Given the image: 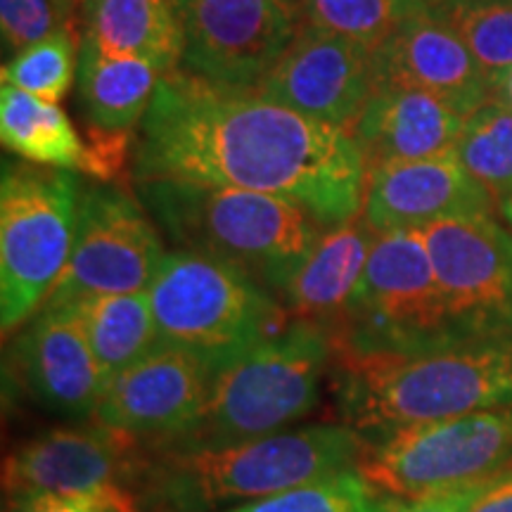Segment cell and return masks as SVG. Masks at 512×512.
I'll use <instances>...</instances> for the list:
<instances>
[{
	"label": "cell",
	"mask_w": 512,
	"mask_h": 512,
	"mask_svg": "<svg viewBox=\"0 0 512 512\" xmlns=\"http://www.w3.org/2000/svg\"><path fill=\"white\" fill-rule=\"evenodd\" d=\"M302 22L349 38L373 53L396 29L427 10L413 0H299Z\"/></svg>",
	"instance_id": "obj_26"
},
{
	"label": "cell",
	"mask_w": 512,
	"mask_h": 512,
	"mask_svg": "<svg viewBox=\"0 0 512 512\" xmlns=\"http://www.w3.org/2000/svg\"><path fill=\"white\" fill-rule=\"evenodd\" d=\"M0 140L24 162L62 171H88V145L57 102L36 98L3 83Z\"/></svg>",
	"instance_id": "obj_23"
},
{
	"label": "cell",
	"mask_w": 512,
	"mask_h": 512,
	"mask_svg": "<svg viewBox=\"0 0 512 512\" xmlns=\"http://www.w3.org/2000/svg\"><path fill=\"white\" fill-rule=\"evenodd\" d=\"M332 363L335 344L328 328L294 320L216 368L197 418L174 439L147 451L223 446L290 430L292 422L316 408Z\"/></svg>",
	"instance_id": "obj_5"
},
{
	"label": "cell",
	"mask_w": 512,
	"mask_h": 512,
	"mask_svg": "<svg viewBox=\"0 0 512 512\" xmlns=\"http://www.w3.org/2000/svg\"><path fill=\"white\" fill-rule=\"evenodd\" d=\"M358 472L380 496L413 498L512 472V406L422 422L370 444Z\"/></svg>",
	"instance_id": "obj_9"
},
{
	"label": "cell",
	"mask_w": 512,
	"mask_h": 512,
	"mask_svg": "<svg viewBox=\"0 0 512 512\" xmlns=\"http://www.w3.org/2000/svg\"><path fill=\"white\" fill-rule=\"evenodd\" d=\"M498 207H501V214H503V219L510 223V228H512V195H505V197H501V200H498Z\"/></svg>",
	"instance_id": "obj_36"
},
{
	"label": "cell",
	"mask_w": 512,
	"mask_h": 512,
	"mask_svg": "<svg viewBox=\"0 0 512 512\" xmlns=\"http://www.w3.org/2000/svg\"><path fill=\"white\" fill-rule=\"evenodd\" d=\"M143 460V441L98 420L55 427L24 441L5 458V498L17 503L46 494L136 484Z\"/></svg>",
	"instance_id": "obj_13"
},
{
	"label": "cell",
	"mask_w": 512,
	"mask_h": 512,
	"mask_svg": "<svg viewBox=\"0 0 512 512\" xmlns=\"http://www.w3.org/2000/svg\"><path fill=\"white\" fill-rule=\"evenodd\" d=\"M8 512H143V505L126 486H100L76 494L34 496L10 503Z\"/></svg>",
	"instance_id": "obj_30"
},
{
	"label": "cell",
	"mask_w": 512,
	"mask_h": 512,
	"mask_svg": "<svg viewBox=\"0 0 512 512\" xmlns=\"http://www.w3.org/2000/svg\"><path fill=\"white\" fill-rule=\"evenodd\" d=\"M133 171L136 181L181 178L285 197L323 226L361 214L368 181L347 128L181 67L157 83Z\"/></svg>",
	"instance_id": "obj_1"
},
{
	"label": "cell",
	"mask_w": 512,
	"mask_h": 512,
	"mask_svg": "<svg viewBox=\"0 0 512 512\" xmlns=\"http://www.w3.org/2000/svg\"><path fill=\"white\" fill-rule=\"evenodd\" d=\"M456 155L491 195H512V110L489 98L465 119Z\"/></svg>",
	"instance_id": "obj_25"
},
{
	"label": "cell",
	"mask_w": 512,
	"mask_h": 512,
	"mask_svg": "<svg viewBox=\"0 0 512 512\" xmlns=\"http://www.w3.org/2000/svg\"><path fill=\"white\" fill-rule=\"evenodd\" d=\"M413 3H418L427 10H441L448 3V0H413Z\"/></svg>",
	"instance_id": "obj_37"
},
{
	"label": "cell",
	"mask_w": 512,
	"mask_h": 512,
	"mask_svg": "<svg viewBox=\"0 0 512 512\" xmlns=\"http://www.w3.org/2000/svg\"><path fill=\"white\" fill-rule=\"evenodd\" d=\"M100 53L138 57L162 74L181 67L183 34L171 0H83V38Z\"/></svg>",
	"instance_id": "obj_21"
},
{
	"label": "cell",
	"mask_w": 512,
	"mask_h": 512,
	"mask_svg": "<svg viewBox=\"0 0 512 512\" xmlns=\"http://www.w3.org/2000/svg\"><path fill=\"white\" fill-rule=\"evenodd\" d=\"M373 88H411L437 95L470 117L489 100V79L439 10L408 17L370 53Z\"/></svg>",
	"instance_id": "obj_17"
},
{
	"label": "cell",
	"mask_w": 512,
	"mask_h": 512,
	"mask_svg": "<svg viewBox=\"0 0 512 512\" xmlns=\"http://www.w3.org/2000/svg\"><path fill=\"white\" fill-rule=\"evenodd\" d=\"M162 72L138 57L105 55L88 41L79 48V93L100 131H128L145 117Z\"/></svg>",
	"instance_id": "obj_22"
},
{
	"label": "cell",
	"mask_w": 512,
	"mask_h": 512,
	"mask_svg": "<svg viewBox=\"0 0 512 512\" xmlns=\"http://www.w3.org/2000/svg\"><path fill=\"white\" fill-rule=\"evenodd\" d=\"M491 204L494 195L453 150L370 166L363 214L375 230H420L437 221L491 214Z\"/></svg>",
	"instance_id": "obj_18"
},
{
	"label": "cell",
	"mask_w": 512,
	"mask_h": 512,
	"mask_svg": "<svg viewBox=\"0 0 512 512\" xmlns=\"http://www.w3.org/2000/svg\"><path fill=\"white\" fill-rule=\"evenodd\" d=\"M81 183L72 171L3 162L0 325L15 332L46 304L72 256Z\"/></svg>",
	"instance_id": "obj_8"
},
{
	"label": "cell",
	"mask_w": 512,
	"mask_h": 512,
	"mask_svg": "<svg viewBox=\"0 0 512 512\" xmlns=\"http://www.w3.org/2000/svg\"><path fill=\"white\" fill-rule=\"evenodd\" d=\"M214 370L188 351L159 344L107 382L95 418L143 441L145 448L174 439L200 413Z\"/></svg>",
	"instance_id": "obj_15"
},
{
	"label": "cell",
	"mask_w": 512,
	"mask_h": 512,
	"mask_svg": "<svg viewBox=\"0 0 512 512\" xmlns=\"http://www.w3.org/2000/svg\"><path fill=\"white\" fill-rule=\"evenodd\" d=\"M328 332L335 356L418 354L472 342L448 311L420 230H377L358 294Z\"/></svg>",
	"instance_id": "obj_7"
},
{
	"label": "cell",
	"mask_w": 512,
	"mask_h": 512,
	"mask_svg": "<svg viewBox=\"0 0 512 512\" xmlns=\"http://www.w3.org/2000/svg\"><path fill=\"white\" fill-rule=\"evenodd\" d=\"M465 114L437 95L411 88H373L349 133L370 166L453 152Z\"/></svg>",
	"instance_id": "obj_20"
},
{
	"label": "cell",
	"mask_w": 512,
	"mask_h": 512,
	"mask_svg": "<svg viewBox=\"0 0 512 512\" xmlns=\"http://www.w3.org/2000/svg\"><path fill=\"white\" fill-rule=\"evenodd\" d=\"M470 512H512V472L486 484Z\"/></svg>",
	"instance_id": "obj_33"
},
{
	"label": "cell",
	"mask_w": 512,
	"mask_h": 512,
	"mask_svg": "<svg viewBox=\"0 0 512 512\" xmlns=\"http://www.w3.org/2000/svg\"><path fill=\"white\" fill-rule=\"evenodd\" d=\"M448 311L467 339L512 337V235L491 214L420 228Z\"/></svg>",
	"instance_id": "obj_12"
},
{
	"label": "cell",
	"mask_w": 512,
	"mask_h": 512,
	"mask_svg": "<svg viewBox=\"0 0 512 512\" xmlns=\"http://www.w3.org/2000/svg\"><path fill=\"white\" fill-rule=\"evenodd\" d=\"M489 88H491L489 98L503 102L508 110H512V67L505 69L503 74H498L496 79L489 83Z\"/></svg>",
	"instance_id": "obj_34"
},
{
	"label": "cell",
	"mask_w": 512,
	"mask_h": 512,
	"mask_svg": "<svg viewBox=\"0 0 512 512\" xmlns=\"http://www.w3.org/2000/svg\"><path fill=\"white\" fill-rule=\"evenodd\" d=\"M79 74V53L72 24L31 43L3 67V83L48 102H60Z\"/></svg>",
	"instance_id": "obj_27"
},
{
	"label": "cell",
	"mask_w": 512,
	"mask_h": 512,
	"mask_svg": "<svg viewBox=\"0 0 512 512\" xmlns=\"http://www.w3.org/2000/svg\"><path fill=\"white\" fill-rule=\"evenodd\" d=\"M159 344L188 351L211 370L283 330L285 309L259 280L226 261L169 252L147 287Z\"/></svg>",
	"instance_id": "obj_6"
},
{
	"label": "cell",
	"mask_w": 512,
	"mask_h": 512,
	"mask_svg": "<svg viewBox=\"0 0 512 512\" xmlns=\"http://www.w3.org/2000/svg\"><path fill=\"white\" fill-rule=\"evenodd\" d=\"M256 91L306 117L349 131L373 93L370 50L302 22Z\"/></svg>",
	"instance_id": "obj_14"
},
{
	"label": "cell",
	"mask_w": 512,
	"mask_h": 512,
	"mask_svg": "<svg viewBox=\"0 0 512 512\" xmlns=\"http://www.w3.org/2000/svg\"><path fill=\"white\" fill-rule=\"evenodd\" d=\"M366 448L344 422L223 446L145 448L136 496L152 512H221L354 470Z\"/></svg>",
	"instance_id": "obj_2"
},
{
	"label": "cell",
	"mask_w": 512,
	"mask_h": 512,
	"mask_svg": "<svg viewBox=\"0 0 512 512\" xmlns=\"http://www.w3.org/2000/svg\"><path fill=\"white\" fill-rule=\"evenodd\" d=\"M439 12L475 55L489 83L512 67V0H448Z\"/></svg>",
	"instance_id": "obj_28"
},
{
	"label": "cell",
	"mask_w": 512,
	"mask_h": 512,
	"mask_svg": "<svg viewBox=\"0 0 512 512\" xmlns=\"http://www.w3.org/2000/svg\"><path fill=\"white\" fill-rule=\"evenodd\" d=\"M136 183L147 214L178 249L238 266L273 294L325 228L302 204L266 192L181 178Z\"/></svg>",
	"instance_id": "obj_4"
},
{
	"label": "cell",
	"mask_w": 512,
	"mask_h": 512,
	"mask_svg": "<svg viewBox=\"0 0 512 512\" xmlns=\"http://www.w3.org/2000/svg\"><path fill=\"white\" fill-rule=\"evenodd\" d=\"M55 3V8H57V12H60V17H62V22L67 24L69 19H72V15H74V10H76V5L81 3V0H53Z\"/></svg>",
	"instance_id": "obj_35"
},
{
	"label": "cell",
	"mask_w": 512,
	"mask_h": 512,
	"mask_svg": "<svg viewBox=\"0 0 512 512\" xmlns=\"http://www.w3.org/2000/svg\"><path fill=\"white\" fill-rule=\"evenodd\" d=\"M380 494L358 467L221 512H377Z\"/></svg>",
	"instance_id": "obj_29"
},
{
	"label": "cell",
	"mask_w": 512,
	"mask_h": 512,
	"mask_svg": "<svg viewBox=\"0 0 512 512\" xmlns=\"http://www.w3.org/2000/svg\"><path fill=\"white\" fill-rule=\"evenodd\" d=\"M377 230L366 214L325 226L275 290L287 316L330 328L349 309L366 275Z\"/></svg>",
	"instance_id": "obj_19"
},
{
	"label": "cell",
	"mask_w": 512,
	"mask_h": 512,
	"mask_svg": "<svg viewBox=\"0 0 512 512\" xmlns=\"http://www.w3.org/2000/svg\"><path fill=\"white\" fill-rule=\"evenodd\" d=\"M107 382L159 347L150 294H95L72 304Z\"/></svg>",
	"instance_id": "obj_24"
},
{
	"label": "cell",
	"mask_w": 512,
	"mask_h": 512,
	"mask_svg": "<svg viewBox=\"0 0 512 512\" xmlns=\"http://www.w3.org/2000/svg\"><path fill=\"white\" fill-rule=\"evenodd\" d=\"M181 69L216 86L256 91L302 27L299 0H171Z\"/></svg>",
	"instance_id": "obj_11"
},
{
	"label": "cell",
	"mask_w": 512,
	"mask_h": 512,
	"mask_svg": "<svg viewBox=\"0 0 512 512\" xmlns=\"http://www.w3.org/2000/svg\"><path fill=\"white\" fill-rule=\"evenodd\" d=\"M482 484H467L458 486V489L437 491V494L413 496V498H394V496H380L377 503V512H470L472 503L482 494Z\"/></svg>",
	"instance_id": "obj_32"
},
{
	"label": "cell",
	"mask_w": 512,
	"mask_h": 512,
	"mask_svg": "<svg viewBox=\"0 0 512 512\" xmlns=\"http://www.w3.org/2000/svg\"><path fill=\"white\" fill-rule=\"evenodd\" d=\"M155 226L131 192L112 183L81 188L72 256L43 306L147 290L166 256Z\"/></svg>",
	"instance_id": "obj_10"
},
{
	"label": "cell",
	"mask_w": 512,
	"mask_h": 512,
	"mask_svg": "<svg viewBox=\"0 0 512 512\" xmlns=\"http://www.w3.org/2000/svg\"><path fill=\"white\" fill-rule=\"evenodd\" d=\"M62 24L53 0H0L3 41L15 53L53 34Z\"/></svg>",
	"instance_id": "obj_31"
},
{
	"label": "cell",
	"mask_w": 512,
	"mask_h": 512,
	"mask_svg": "<svg viewBox=\"0 0 512 512\" xmlns=\"http://www.w3.org/2000/svg\"><path fill=\"white\" fill-rule=\"evenodd\" d=\"M337 411L366 444L422 422L512 406V337L418 354L335 356Z\"/></svg>",
	"instance_id": "obj_3"
},
{
	"label": "cell",
	"mask_w": 512,
	"mask_h": 512,
	"mask_svg": "<svg viewBox=\"0 0 512 512\" xmlns=\"http://www.w3.org/2000/svg\"><path fill=\"white\" fill-rule=\"evenodd\" d=\"M10 370L38 406L95 418L107 377L72 306H43L12 342Z\"/></svg>",
	"instance_id": "obj_16"
}]
</instances>
